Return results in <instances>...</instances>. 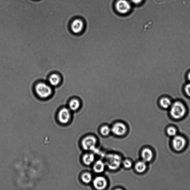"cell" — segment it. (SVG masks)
<instances>
[{
  "mask_svg": "<svg viewBox=\"0 0 190 190\" xmlns=\"http://www.w3.org/2000/svg\"><path fill=\"white\" fill-rule=\"evenodd\" d=\"M35 91L38 97L42 99L49 98L53 92L51 86L43 82H39L36 84Z\"/></svg>",
  "mask_w": 190,
  "mask_h": 190,
  "instance_id": "obj_1",
  "label": "cell"
},
{
  "mask_svg": "<svg viewBox=\"0 0 190 190\" xmlns=\"http://www.w3.org/2000/svg\"><path fill=\"white\" fill-rule=\"evenodd\" d=\"M185 106L180 102H176L171 107L170 113L172 117L175 119H178L183 117L186 114Z\"/></svg>",
  "mask_w": 190,
  "mask_h": 190,
  "instance_id": "obj_2",
  "label": "cell"
},
{
  "mask_svg": "<svg viewBox=\"0 0 190 190\" xmlns=\"http://www.w3.org/2000/svg\"><path fill=\"white\" fill-rule=\"evenodd\" d=\"M105 164L109 169L115 170L120 167L121 164V156L117 154H109L106 157Z\"/></svg>",
  "mask_w": 190,
  "mask_h": 190,
  "instance_id": "obj_3",
  "label": "cell"
},
{
  "mask_svg": "<svg viewBox=\"0 0 190 190\" xmlns=\"http://www.w3.org/2000/svg\"><path fill=\"white\" fill-rule=\"evenodd\" d=\"M71 118V113L69 109L63 107L59 111L57 115L58 121L62 125H66L69 123Z\"/></svg>",
  "mask_w": 190,
  "mask_h": 190,
  "instance_id": "obj_4",
  "label": "cell"
},
{
  "mask_svg": "<svg viewBox=\"0 0 190 190\" xmlns=\"http://www.w3.org/2000/svg\"><path fill=\"white\" fill-rule=\"evenodd\" d=\"M97 143L96 137L93 136H88L84 138L82 141V148L86 150L94 149Z\"/></svg>",
  "mask_w": 190,
  "mask_h": 190,
  "instance_id": "obj_5",
  "label": "cell"
},
{
  "mask_svg": "<svg viewBox=\"0 0 190 190\" xmlns=\"http://www.w3.org/2000/svg\"><path fill=\"white\" fill-rule=\"evenodd\" d=\"M116 8L120 13L125 14L129 12L131 5L126 0H119L116 3Z\"/></svg>",
  "mask_w": 190,
  "mask_h": 190,
  "instance_id": "obj_6",
  "label": "cell"
},
{
  "mask_svg": "<svg viewBox=\"0 0 190 190\" xmlns=\"http://www.w3.org/2000/svg\"><path fill=\"white\" fill-rule=\"evenodd\" d=\"M186 141L184 137L180 136H175L173 140V148L176 151H180L185 147Z\"/></svg>",
  "mask_w": 190,
  "mask_h": 190,
  "instance_id": "obj_7",
  "label": "cell"
},
{
  "mask_svg": "<svg viewBox=\"0 0 190 190\" xmlns=\"http://www.w3.org/2000/svg\"><path fill=\"white\" fill-rule=\"evenodd\" d=\"M113 133L118 136H121L126 133L127 128L125 124L122 123H117L113 125L111 130Z\"/></svg>",
  "mask_w": 190,
  "mask_h": 190,
  "instance_id": "obj_8",
  "label": "cell"
},
{
  "mask_svg": "<svg viewBox=\"0 0 190 190\" xmlns=\"http://www.w3.org/2000/svg\"><path fill=\"white\" fill-rule=\"evenodd\" d=\"M93 185L96 189L103 190L106 187L107 181L105 177L102 176L96 177L93 182Z\"/></svg>",
  "mask_w": 190,
  "mask_h": 190,
  "instance_id": "obj_9",
  "label": "cell"
},
{
  "mask_svg": "<svg viewBox=\"0 0 190 190\" xmlns=\"http://www.w3.org/2000/svg\"><path fill=\"white\" fill-rule=\"evenodd\" d=\"M84 27L83 22L79 19L73 21L71 24V29L73 33L78 34L82 31Z\"/></svg>",
  "mask_w": 190,
  "mask_h": 190,
  "instance_id": "obj_10",
  "label": "cell"
},
{
  "mask_svg": "<svg viewBox=\"0 0 190 190\" xmlns=\"http://www.w3.org/2000/svg\"><path fill=\"white\" fill-rule=\"evenodd\" d=\"M48 81L51 86L57 87L61 83V79L60 75L56 73H53L50 75Z\"/></svg>",
  "mask_w": 190,
  "mask_h": 190,
  "instance_id": "obj_11",
  "label": "cell"
},
{
  "mask_svg": "<svg viewBox=\"0 0 190 190\" xmlns=\"http://www.w3.org/2000/svg\"><path fill=\"white\" fill-rule=\"evenodd\" d=\"M141 157L145 162H149L153 157V152L148 148H145L141 152Z\"/></svg>",
  "mask_w": 190,
  "mask_h": 190,
  "instance_id": "obj_12",
  "label": "cell"
},
{
  "mask_svg": "<svg viewBox=\"0 0 190 190\" xmlns=\"http://www.w3.org/2000/svg\"><path fill=\"white\" fill-rule=\"evenodd\" d=\"M81 105L80 101L77 98H73L69 102V106L70 110L76 111L79 109Z\"/></svg>",
  "mask_w": 190,
  "mask_h": 190,
  "instance_id": "obj_13",
  "label": "cell"
},
{
  "mask_svg": "<svg viewBox=\"0 0 190 190\" xmlns=\"http://www.w3.org/2000/svg\"><path fill=\"white\" fill-rule=\"evenodd\" d=\"M105 164L101 160H98L95 163L93 170L95 172L101 173L103 172L105 169Z\"/></svg>",
  "mask_w": 190,
  "mask_h": 190,
  "instance_id": "obj_14",
  "label": "cell"
},
{
  "mask_svg": "<svg viewBox=\"0 0 190 190\" xmlns=\"http://www.w3.org/2000/svg\"><path fill=\"white\" fill-rule=\"evenodd\" d=\"M82 160L84 164L89 165L94 162V156L93 154L88 153L84 155L82 157Z\"/></svg>",
  "mask_w": 190,
  "mask_h": 190,
  "instance_id": "obj_15",
  "label": "cell"
},
{
  "mask_svg": "<svg viewBox=\"0 0 190 190\" xmlns=\"http://www.w3.org/2000/svg\"><path fill=\"white\" fill-rule=\"evenodd\" d=\"M135 170L137 172L143 173L146 168V165L144 161H141L137 162L135 166Z\"/></svg>",
  "mask_w": 190,
  "mask_h": 190,
  "instance_id": "obj_16",
  "label": "cell"
},
{
  "mask_svg": "<svg viewBox=\"0 0 190 190\" xmlns=\"http://www.w3.org/2000/svg\"><path fill=\"white\" fill-rule=\"evenodd\" d=\"M160 105L163 108L168 109L171 105V100L166 97L163 98L160 100Z\"/></svg>",
  "mask_w": 190,
  "mask_h": 190,
  "instance_id": "obj_17",
  "label": "cell"
},
{
  "mask_svg": "<svg viewBox=\"0 0 190 190\" xmlns=\"http://www.w3.org/2000/svg\"><path fill=\"white\" fill-rule=\"evenodd\" d=\"M81 179L82 182L84 183L89 184L92 181V175L90 173L87 172L84 173L81 176Z\"/></svg>",
  "mask_w": 190,
  "mask_h": 190,
  "instance_id": "obj_18",
  "label": "cell"
},
{
  "mask_svg": "<svg viewBox=\"0 0 190 190\" xmlns=\"http://www.w3.org/2000/svg\"><path fill=\"white\" fill-rule=\"evenodd\" d=\"M111 131V129L109 127L106 126H104L102 127V128L100 130V132L102 135L104 136H107L110 134Z\"/></svg>",
  "mask_w": 190,
  "mask_h": 190,
  "instance_id": "obj_19",
  "label": "cell"
},
{
  "mask_svg": "<svg viewBox=\"0 0 190 190\" xmlns=\"http://www.w3.org/2000/svg\"><path fill=\"white\" fill-rule=\"evenodd\" d=\"M167 133L168 135L171 136H175L177 134L176 129L173 127H170L168 128Z\"/></svg>",
  "mask_w": 190,
  "mask_h": 190,
  "instance_id": "obj_20",
  "label": "cell"
},
{
  "mask_svg": "<svg viewBox=\"0 0 190 190\" xmlns=\"http://www.w3.org/2000/svg\"><path fill=\"white\" fill-rule=\"evenodd\" d=\"M123 165L125 168H129L132 167V162L129 160H125L123 162Z\"/></svg>",
  "mask_w": 190,
  "mask_h": 190,
  "instance_id": "obj_21",
  "label": "cell"
},
{
  "mask_svg": "<svg viewBox=\"0 0 190 190\" xmlns=\"http://www.w3.org/2000/svg\"><path fill=\"white\" fill-rule=\"evenodd\" d=\"M185 90L186 94L190 97V84H188L186 86Z\"/></svg>",
  "mask_w": 190,
  "mask_h": 190,
  "instance_id": "obj_22",
  "label": "cell"
},
{
  "mask_svg": "<svg viewBox=\"0 0 190 190\" xmlns=\"http://www.w3.org/2000/svg\"><path fill=\"white\" fill-rule=\"evenodd\" d=\"M131 1L134 4H138L141 2L142 0H131Z\"/></svg>",
  "mask_w": 190,
  "mask_h": 190,
  "instance_id": "obj_23",
  "label": "cell"
},
{
  "mask_svg": "<svg viewBox=\"0 0 190 190\" xmlns=\"http://www.w3.org/2000/svg\"><path fill=\"white\" fill-rule=\"evenodd\" d=\"M188 79H189V80L190 81V72L189 73V74H188Z\"/></svg>",
  "mask_w": 190,
  "mask_h": 190,
  "instance_id": "obj_24",
  "label": "cell"
}]
</instances>
